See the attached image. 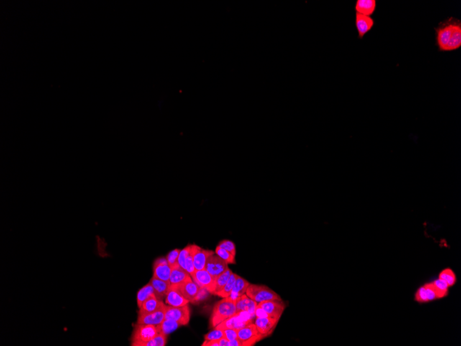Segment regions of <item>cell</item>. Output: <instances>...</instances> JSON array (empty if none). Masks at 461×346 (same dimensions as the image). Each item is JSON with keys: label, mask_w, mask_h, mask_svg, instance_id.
Segmentation results:
<instances>
[{"label": "cell", "mask_w": 461, "mask_h": 346, "mask_svg": "<svg viewBox=\"0 0 461 346\" xmlns=\"http://www.w3.org/2000/svg\"><path fill=\"white\" fill-rule=\"evenodd\" d=\"M237 314L234 298L231 296L223 298L213 307L210 318V327L214 329L218 324Z\"/></svg>", "instance_id": "obj_1"}, {"label": "cell", "mask_w": 461, "mask_h": 346, "mask_svg": "<svg viewBox=\"0 0 461 346\" xmlns=\"http://www.w3.org/2000/svg\"><path fill=\"white\" fill-rule=\"evenodd\" d=\"M457 20V18H447L435 28L436 45L440 52H445Z\"/></svg>", "instance_id": "obj_2"}, {"label": "cell", "mask_w": 461, "mask_h": 346, "mask_svg": "<svg viewBox=\"0 0 461 346\" xmlns=\"http://www.w3.org/2000/svg\"><path fill=\"white\" fill-rule=\"evenodd\" d=\"M158 334L156 326L149 324H136L131 337V346H143Z\"/></svg>", "instance_id": "obj_3"}, {"label": "cell", "mask_w": 461, "mask_h": 346, "mask_svg": "<svg viewBox=\"0 0 461 346\" xmlns=\"http://www.w3.org/2000/svg\"><path fill=\"white\" fill-rule=\"evenodd\" d=\"M246 294L257 303L270 300H282L278 294L265 285L250 284L247 288Z\"/></svg>", "instance_id": "obj_4"}, {"label": "cell", "mask_w": 461, "mask_h": 346, "mask_svg": "<svg viewBox=\"0 0 461 346\" xmlns=\"http://www.w3.org/2000/svg\"><path fill=\"white\" fill-rule=\"evenodd\" d=\"M264 338L257 330L256 326L252 322L238 329V339L242 346H254Z\"/></svg>", "instance_id": "obj_5"}, {"label": "cell", "mask_w": 461, "mask_h": 346, "mask_svg": "<svg viewBox=\"0 0 461 346\" xmlns=\"http://www.w3.org/2000/svg\"><path fill=\"white\" fill-rule=\"evenodd\" d=\"M191 311L188 304L183 306H166L165 319L176 321L180 326H186L189 323Z\"/></svg>", "instance_id": "obj_6"}, {"label": "cell", "mask_w": 461, "mask_h": 346, "mask_svg": "<svg viewBox=\"0 0 461 346\" xmlns=\"http://www.w3.org/2000/svg\"><path fill=\"white\" fill-rule=\"evenodd\" d=\"M285 305L282 300H270V301H263L258 303L257 308L262 310L266 315L280 320L285 311Z\"/></svg>", "instance_id": "obj_7"}, {"label": "cell", "mask_w": 461, "mask_h": 346, "mask_svg": "<svg viewBox=\"0 0 461 346\" xmlns=\"http://www.w3.org/2000/svg\"><path fill=\"white\" fill-rule=\"evenodd\" d=\"M228 268V264L216 253L210 256L205 265V270L209 272L215 279L222 275Z\"/></svg>", "instance_id": "obj_8"}, {"label": "cell", "mask_w": 461, "mask_h": 346, "mask_svg": "<svg viewBox=\"0 0 461 346\" xmlns=\"http://www.w3.org/2000/svg\"><path fill=\"white\" fill-rule=\"evenodd\" d=\"M191 278L200 288H205L211 294H213L216 279L205 269L196 270L195 273L192 275Z\"/></svg>", "instance_id": "obj_9"}, {"label": "cell", "mask_w": 461, "mask_h": 346, "mask_svg": "<svg viewBox=\"0 0 461 346\" xmlns=\"http://www.w3.org/2000/svg\"><path fill=\"white\" fill-rule=\"evenodd\" d=\"M374 24L375 21L370 16H363L356 13L355 27L357 28L359 38H363L366 34H368L373 29Z\"/></svg>", "instance_id": "obj_10"}, {"label": "cell", "mask_w": 461, "mask_h": 346, "mask_svg": "<svg viewBox=\"0 0 461 346\" xmlns=\"http://www.w3.org/2000/svg\"><path fill=\"white\" fill-rule=\"evenodd\" d=\"M172 268L166 257H160L154 261V277L158 279L170 281Z\"/></svg>", "instance_id": "obj_11"}, {"label": "cell", "mask_w": 461, "mask_h": 346, "mask_svg": "<svg viewBox=\"0 0 461 346\" xmlns=\"http://www.w3.org/2000/svg\"><path fill=\"white\" fill-rule=\"evenodd\" d=\"M279 320L273 319L270 316H257L255 325L257 330L264 337H268L274 330Z\"/></svg>", "instance_id": "obj_12"}, {"label": "cell", "mask_w": 461, "mask_h": 346, "mask_svg": "<svg viewBox=\"0 0 461 346\" xmlns=\"http://www.w3.org/2000/svg\"><path fill=\"white\" fill-rule=\"evenodd\" d=\"M235 303L237 313L246 312L252 316L256 314L257 303L249 298L245 294L236 298Z\"/></svg>", "instance_id": "obj_13"}, {"label": "cell", "mask_w": 461, "mask_h": 346, "mask_svg": "<svg viewBox=\"0 0 461 346\" xmlns=\"http://www.w3.org/2000/svg\"><path fill=\"white\" fill-rule=\"evenodd\" d=\"M252 320H244L241 317L240 313H238L235 316L229 318L223 321L221 324H218L215 329H222L224 330L226 329H239L244 327L246 325L252 323Z\"/></svg>", "instance_id": "obj_14"}, {"label": "cell", "mask_w": 461, "mask_h": 346, "mask_svg": "<svg viewBox=\"0 0 461 346\" xmlns=\"http://www.w3.org/2000/svg\"><path fill=\"white\" fill-rule=\"evenodd\" d=\"M188 302H189V301L184 297L175 285H171L170 291L167 293L165 298V303L167 306L172 307L183 306L185 305L188 304Z\"/></svg>", "instance_id": "obj_15"}, {"label": "cell", "mask_w": 461, "mask_h": 346, "mask_svg": "<svg viewBox=\"0 0 461 346\" xmlns=\"http://www.w3.org/2000/svg\"><path fill=\"white\" fill-rule=\"evenodd\" d=\"M175 286L184 297L189 301H191L194 298L200 290V287L192 280V278Z\"/></svg>", "instance_id": "obj_16"}, {"label": "cell", "mask_w": 461, "mask_h": 346, "mask_svg": "<svg viewBox=\"0 0 461 346\" xmlns=\"http://www.w3.org/2000/svg\"><path fill=\"white\" fill-rule=\"evenodd\" d=\"M165 308L166 306L163 309L154 311V312L138 314L137 324L155 325V326L160 324L165 319Z\"/></svg>", "instance_id": "obj_17"}, {"label": "cell", "mask_w": 461, "mask_h": 346, "mask_svg": "<svg viewBox=\"0 0 461 346\" xmlns=\"http://www.w3.org/2000/svg\"><path fill=\"white\" fill-rule=\"evenodd\" d=\"M166 305L161 300H159L155 296H151L147 301L142 303L139 308L138 314H148L154 312L165 308Z\"/></svg>", "instance_id": "obj_18"}, {"label": "cell", "mask_w": 461, "mask_h": 346, "mask_svg": "<svg viewBox=\"0 0 461 346\" xmlns=\"http://www.w3.org/2000/svg\"><path fill=\"white\" fill-rule=\"evenodd\" d=\"M376 6V0H357L354 9L357 14L371 17L375 12Z\"/></svg>", "instance_id": "obj_19"}, {"label": "cell", "mask_w": 461, "mask_h": 346, "mask_svg": "<svg viewBox=\"0 0 461 346\" xmlns=\"http://www.w3.org/2000/svg\"><path fill=\"white\" fill-rule=\"evenodd\" d=\"M149 283L154 287L156 297L159 300H161V301L167 296V293L170 291L171 285L170 281H165V280L158 279V278L154 277H152Z\"/></svg>", "instance_id": "obj_20"}, {"label": "cell", "mask_w": 461, "mask_h": 346, "mask_svg": "<svg viewBox=\"0 0 461 346\" xmlns=\"http://www.w3.org/2000/svg\"><path fill=\"white\" fill-rule=\"evenodd\" d=\"M213 254H215V252L212 250H204L198 247L193 256V263L196 270H204L206 260L210 256Z\"/></svg>", "instance_id": "obj_21"}, {"label": "cell", "mask_w": 461, "mask_h": 346, "mask_svg": "<svg viewBox=\"0 0 461 346\" xmlns=\"http://www.w3.org/2000/svg\"><path fill=\"white\" fill-rule=\"evenodd\" d=\"M461 47V22L460 19H458L455 26H454V31L450 40H449L447 47H446L445 52H454L460 49Z\"/></svg>", "instance_id": "obj_22"}, {"label": "cell", "mask_w": 461, "mask_h": 346, "mask_svg": "<svg viewBox=\"0 0 461 346\" xmlns=\"http://www.w3.org/2000/svg\"><path fill=\"white\" fill-rule=\"evenodd\" d=\"M191 278V277L190 276L189 274L183 267L178 265L172 268L170 281L171 284L176 285Z\"/></svg>", "instance_id": "obj_23"}, {"label": "cell", "mask_w": 461, "mask_h": 346, "mask_svg": "<svg viewBox=\"0 0 461 346\" xmlns=\"http://www.w3.org/2000/svg\"><path fill=\"white\" fill-rule=\"evenodd\" d=\"M180 326V325L173 320L165 319L162 323L157 325L156 328L158 333L168 336L171 333L176 330Z\"/></svg>", "instance_id": "obj_24"}, {"label": "cell", "mask_w": 461, "mask_h": 346, "mask_svg": "<svg viewBox=\"0 0 461 346\" xmlns=\"http://www.w3.org/2000/svg\"><path fill=\"white\" fill-rule=\"evenodd\" d=\"M249 285H250V283L247 280L238 275L234 289H233L232 293L231 294V297L235 300L239 296H242V295L246 294V291H247Z\"/></svg>", "instance_id": "obj_25"}, {"label": "cell", "mask_w": 461, "mask_h": 346, "mask_svg": "<svg viewBox=\"0 0 461 346\" xmlns=\"http://www.w3.org/2000/svg\"><path fill=\"white\" fill-rule=\"evenodd\" d=\"M155 296V290L150 283L144 285L143 288L139 290L137 294V303L139 308L142 306L144 301H147L151 296Z\"/></svg>", "instance_id": "obj_26"}, {"label": "cell", "mask_w": 461, "mask_h": 346, "mask_svg": "<svg viewBox=\"0 0 461 346\" xmlns=\"http://www.w3.org/2000/svg\"><path fill=\"white\" fill-rule=\"evenodd\" d=\"M233 272L231 271L230 269L228 268L226 271L223 272L222 275H220L219 277H218L215 280V287H214V292H213V294L217 295L218 293H219L223 289L226 283H227L228 280H229V278L232 275Z\"/></svg>", "instance_id": "obj_27"}, {"label": "cell", "mask_w": 461, "mask_h": 346, "mask_svg": "<svg viewBox=\"0 0 461 346\" xmlns=\"http://www.w3.org/2000/svg\"><path fill=\"white\" fill-rule=\"evenodd\" d=\"M237 277L238 275H236V274L233 273L232 275H231L225 286L223 288V289L221 290L219 293L217 294L218 296L222 298H226L231 296L233 289H234V285H235L236 283Z\"/></svg>", "instance_id": "obj_28"}, {"label": "cell", "mask_w": 461, "mask_h": 346, "mask_svg": "<svg viewBox=\"0 0 461 346\" xmlns=\"http://www.w3.org/2000/svg\"><path fill=\"white\" fill-rule=\"evenodd\" d=\"M198 247L199 246L196 245H191V249H190L189 253L188 254V257L186 259V263H185V266H186L185 270L189 274L191 277L196 272V268H195L194 263H193V256H194L195 252H196Z\"/></svg>", "instance_id": "obj_29"}, {"label": "cell", "mask_w": 461, "mask_h": 346, "mask_svg": "<svg viewBox=\"0 0 461 346\" xmlns=\"http://www.w3.org/2000/svg\"><path fill=\"white\" fill-rule=\"evenodd\" d=\"M433 285L435 288L438 298L444 297L445 295H447L449 288V285L447 282L439 278V279L436 280L433 283Z\"/></svg>", "instance_id": "obj_30"}, {"label": "cell", "mask_w": 461, "mask_h": 346, "mask_svg": "<svg viewBox=\"0 0 461 346\" xmlns=\"http://www.w3.org/2000/svg\"><path fill=\"white\" fill-rule=\"evenodd\" d=\"M215 253L219 256L221 258H222L227 264L236 263L235 256L233 255L232 254L228 252L227 250H224V249L221 248V247L217 246Z\"/></svg>", "instance_id": "obj_31"}, {"label": "cell", "mask_w": 461, "mask_h": 346, "mask_svg": "<svg viewBox=\"0 0 461 346\" xmlns=\"http://www.w3.org/2000/svg\"><path fill=\"white\" fill-rule=\"evenodd\" d=\"M439 278L447 282L449 287L452 286V285L455 284L456 281H457V278H456L455 275H454V272H453L452 270H450V269H446V270L441 272L439 275Z\"/></svg>", "instance_id": "obj_32"}, {"label": "cell", "mask_w": 461, "mask_h": 346, "mask_svg": "<svg viewBox=\"0 0 461 346\" xmlns=\"http://www.w3.org/2000/svg\"><path fill=\"white\" fill-rule=\"evenodd\" d=\"M167 335L158 333L155 337L153 338L148 342L145 343L143 346H165L167 344Z\"/></svg>", "instance_id": "obj_33"}, {"label": "cell", "mask_w": 461, "mask_h": 346, "mask_svg": "<svg viewBox=\"0 0 461 346\" xmlns=\"http://www.w3.org/2000/svg\"><path fill=\"white\" fill-rule=\"evenodd\" d=\"M180 251L181 250H179V249H175V250H172L171 252L167 254L166 258H167V262H168L169 265L171 267V268L179 265L178 257L180 255Z\"/></svg>", "instance_id": "obj_34"}, {"label": "cell", "mask_w": 461, "mask_h": 346, "mask_svg": "<svg viewBox=\"0 0 461 346\" xmlns=\"http://www.w3.org/2000/svg\"><path fill=\"white\" fill-rule=\"evenodd\" d=\"M224 337V330L215 329L205 335V340H221Z\"/></svg>", "instance_id": "obj_35"}, {"label": "cell", "mask_w": 461, "mask_h": 346, "mask_svg": "<svg viewBox=\"0 0 461 346\" xmlns=\"http://www.w3.org/2000/svg\"><path fill=\"white\" fill-rule=\"evenodd\" d=\"M218 247H221V248L224 249V250H227L228 252H230L233 255H236V245L234 244V242L229 240H222L219 242L218 244Z\"/></svg>", "instance_id": "obj_36"}, {"label": "cell", "mask_w": 461, "mask_h": 346, "mask_svg": "<svg viewBox=\"0 0 461 346\" xmlns=\"http://www.w3.org/2000/svg\"><path fill=\"white\" fill-rule=\"evenodd\" d=\"M210 293L207 290L205 289V288H200L199 292L194 298L191 301V303H194V304H198L204 301L205 299L207 298L208 296H209Z\"/></svg>", "instance_id": "obj_37"}, {"label": "cell", "mask_w": 461, "mask_h": 346, "mask_svg": "<svg viewBox=\"0 0 461 346\" xmlns=\"http://www.w3.org/2000/svg\"><path fill=\"white\" fill-rule=\"evenodd\" d=\"M190 249H191V245H187V247H185V248L183 249V250L180 251V255H179V265H180V267H183V268L185 269V270L186 269V266H185L186 259L187 257H188V253H189Z\"/></svg>", "instance_id": "obj_38"}, {"label": "cell", "mask_w": 461, "mask_h": 346, "mask_svg": "<svg viewBox=\"0 0 461 346\" xmlns=\"http://www.w3.org/2000/svg\"><path fill=\"white\" fill-rule=\"evenodd\" d=\"M425 288H426V294L427 298V301H434V300L438 298L437 294H436V289L435 288H434L433 283L426 284L425 285Z\"/></svg>", "instance_id": "obj_39"}, {"label": "cell", "mask_w": 461, "mask_h": 346, "mask_svg": "<svg viewBox=\"0 0 461 346\" xmlns=\"http://www.w3.org/2000/svg\"><path fill=\"white\" fill-rule=\"evenodd\" d=\"M416 299L419 302H427V301L425 286L421 287V288L418 290L416 294Z\"/></svg>", "instance_id": "obj_40"}, {"label": "cell", "mask_w": 461, "mask_h": 346, "mask_svg": "<svg viewBox=\"0 0 461 346\" xmlns=\"http://www.w3.org/2000/svg\"><path fill=\"white\" fill-rule=\"evenodd\" d=\"M224 338L227 340L231 341L238 339V329H226L224 330Z\"/></svg>", "instance_id": "obj_41"}, {"label": "cell", "mask_w": 461, "mask_h": 346, "mask_svg": "<svg viewBox=\"0 0 461 346\" xmlns=\"http://www.w3.org/2000/svg\"><path fill=\"white\" fill-rule=\"evenodd\" d=\"M220 340H205V342L202 344L203 346H220Z\"/></svg>", "instance_id": "obj_42"}, {"label": "cell", "mask_w": 461, "mask_h": 346, "mask_svg": "<svg viewBox=\"0 0 461 346\" xmlns=\"http://www.w3.org/2000/svg\"><path fill=\"white\" fill-rule=\"evenodd\" d=\"M227 346H242L241 342L239 339H234V340H228Z\"/></svg>", "instance_id": "obj_43"}]
</instances>
